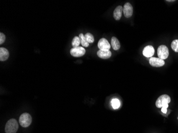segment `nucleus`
<instances>
[{"label": "nucleus", "mask_w": 178, "mask_h": 133, "mask_svg": "<svg viewBox=\"0 0 178 133\" xmlns=\"http://www.w3.org/2000/svg\"><path fill=\"white\" fill-rule=\"evenodd\" d=\"M17 121L15 119H11L7 121L5 125V132L6 133H16L18 129Z\"/></svg>", "instance_id": "f257e3e1"}, {"label": "nucleus", "mask_w": 178, "mask_h": 133, "mask_svg": "<svg viewBox=\"0 0 178 133\" xmlns=\"http://www.w3.org/2000/svg\"><path fill=\"white\" fill-rule=\"evenodd\" d=\"M171 102V98L167 94H163L157 99L156 106L158 108H162L164 106L170 103Z\"/></svg>", "instance_id": "f03ea898"}, {"label": "nucleus", "mask_w": 178, "mask_h": 133, "mask_svg": "<svg viewBox=\"0 0 178 133\" xmlns=\"http://www.w3.org/2000/svg\"><path fill=\"white\" fill-rule=\"evenodd\" d=\"M32 118L29 113H24L19 118V123L23 127H27L32 123Z\"/></svg>", "instance_id": "7ed1b4c3"}, {"label": "nucleus", "mask_w": 178, "mask_h": 133, "mask_svg": "<svg viewBox=\"0 0 178 133\" xmlns=\"http://www.w3.org/2000/svg\"><path fill=\"white\" fill-rule=\"evenodd\" d=\"M157 55L161 59H166L169 55V51L168 47L164 45H161L157 49Z\"/></svg>", "instance_id": "20e7f679"}, {"label": "nucleus", "mask_w": 178, "mask_h": 133, "mask_svg": "<svg viewBox=\"0 0 178 133\" xmlns=\"http://www.w3.org/2000/svg\"><path fill=\"white\" fill-rule=\"evenodd\" d=\"M85 52L86 51L85 49L81 47H73L70 51V53L72 56L76 57V58L83 56L84 54H85Z\"/></svg>", "instance_id": "39448f33"}, {"label": "nucleus", "mask_w": 178, "mask_h": 133, "mask_svg": "<svg viewBox=\"0 0 178 133\" xmlns=\"http://www.w3.org/2000/svg\"><path fill=\"white\" fill-rule=\"evenodd\" d=\"M133 12H134V9L131 3L129 2L126 3L124 5L123 9V13L125 17L127 18L131 17L133 15Z\"/></svg>", "instance_id": "423d86ee"}, {"label": "nucleus", "mask_w": 178, "mask_h": 133, "mask_svg": "<svg viewBox=\"0 0 178 133\" xmlns=\"http://www.w3.org/2000/svg\"><path fill=\"white\" fill-rule=\"evenodd\" d=\"M149 62L151 66L154 67H161L165 64V61H164V60L155 57L151 58L149 60Z\"/></svg>", "instance_id": "0eeeda50"}, {"label": "nucleus", "mask_w": 178, "mask_h": 133, "mask_svg": "<svg viewBox=\"0 0 178 133\" xmlns=\"http://www.w3.org/2000/svg\"><path fill=\"white\" fill-rule=\"evenodd\" d=\"M98 47L100 50L104 51H108L111 49V44L108 41L104 38H102L99 40L98 43Z\"/></svg>", "instance_id": "6e6552de"}, {"label": "nucleus", "mask_w": 178, "mask_h": 133, "mask_svg": "<svg viewBox=\"0 0 178 133\" xmlns=\"http://www.w3.org/2000/svg\"><path fill=\"white\" fill-rule=\"evenodd\" d=\"M155 53V49L153 46L148 45L143 50L142 54L146 58H151Z\"/></svg>", "instance_id": "1a4fd4ad"}, {"label": "nucleus", "mask_w": 178, "mask_h": 133, "mask_svg": "<svg viewBox=\"0 0 178 133\" xmlns=\"http://www.w3.org/2000/svg\"><path fill=\"white\" fill-rule=\"evenodd\" d=\"M123 7L121 5H119L114 10L113 17L115 20H119L121 19L122 16V13H123Z\"/></svg>", "instance_id": "9d476101"}, {"label": "nucleus", "mask_w": 178, "mask_h": 133, "mask_svg": "<svg viewBox=\"0 0 178 133\" xmlns=\"http://www.w3.org/2000/svg\"><path fill=\"white\" fill-rule=\"evenodd\" d=\"M97 55L101 59H107L111 57V52L110 51V50L104 51V50H99L97 52Z\"/></svg>", "instance_id": "9b49d317"}, {"label": "nucleus", "mask_w": 178, "mask_h": 133, "mask_svg": "<svg viewBox=\"0 0 178 133\" xmlns=\"http://www.w3.org/2000/svg\"><path fill=\"white\" fill-rule=\"evenodd\" d=\"M9 57V52L4 47L0 48V60L1 61H5Z\"/></svg>", "instance_id": "f8f14e48"}, {"label": "nucleus", "mask_w": 178, "mask_h": 133, "mask_svg": "<svg viewBox=\"0 0 178 133\" xmlns=\"http://www.w3.org/2000/svg\"><path fill=\"white\" fill-rule=\"evenodd\" d=\"M111 44L113 49L114 50H116H116H118L120 49L121 44H120L119 41L117 38L114 37V36L111 37Z\"/></svg>", "instance_id": "ddd939ff"}, {"label": "nucleus", "mask_w": 178, "mask_h": 133, "mask_svg": "<svg viewBox=\"0 0 178 133\" xmlns=\"http://www.w3.org/2000/svg\"><path fill=\"white\" fill-rule=\"evenodd\" d=\"M79 39H80L81 44H82L83 47H89V43L86 40L84 35L82 33H81V34H79Z\"/></svg>", "instance_id": "4468645a"}, {"label": "nucleus", "mask_w": 178, "mask_h": 133, "mask_svg": "<svg viewBox=\"0 0 178 133\" xmlns=\"http://www.w3.org/2000/svg\"><path fill=\"white\" fill-rule=\"evenodd\" d=\"M111 106L114 109H117L119 108L120 105H121V103L119 99H113L111 101Z\"/></svg>", "instance_id": "2eb2a0df"}, {"label": "nucleus", "mask_w": 178, "mask_h": 133, "mask_svg": "<svg viewBox=\"0 0 178 133\" xmlns=\"http://www.w3.org/2000/svg\"><path fill=\"white\" fill-rule=\"evenodd\" d=\"M84 36H85V37L86 38V40H87V41H88V42L89 43H93L94 42V36L91 33H88Z\"/></svg>", "instance_id": "dca6fc26"}, {"label": "nucleus", "mask_w": 178, "mask_h": 133, "mask_svg": "<svg viewBox=\"0 0 178 133\" xmlns=\"http://www.w3.org/2000/svg\"><path fill=\"white\" fill-rule=\"evenodd\" d=\"M81 43L80 39L79 36H75L72 41V45L73 47H79V44Z\"/></svg>", "instance_id": "f3484780"}, {"label": "nucleus", "mask_w": 178, "mask_h": 133, "mask_svg": "<svg viewBox=\"0 0 178 133\" xmlns=\"http://www.w3.org/2000/svg\"><path fill=\"white\" fill-rule=\"evenodd\" d=\"M171 47L174 52H178V40H174L171 43Z\"/></svg>", "instance_id": "a211bd4d"}, {"label": "nucleus", "mask_w": 178, "mask_h": 133, "mask_svg": "<svg viewBox=\"0 0 178 133\" xmlns=\"http://www.w3.org/2000/svg\"><path fill=\"white\" fill-rule=\"evenodd\" d=\"M5 41V36L2 33H0V44H2Z\"/></svg>", "instance_id": "6ab92c4d"}, {"label": "nucleus", "mask_w": 178, "mask_h": 133, "mask_svg": "<svg viewBox=\"0 0 178 133\" xmlns=\"http://www.w3.org/2000/svg\"><path fill=\"white\" fill-rule=\"evenodd\" d=\"M168 104H166L165 106H164L162 108V109H161V111L162 112H163V113H166L167 112V111H168Z\"/></svg>", "instance_id": "aec40b11"}, {"label": "nucleus", "mask_w": 178, "mask_h": 133, "mask_svg": "<svg viewBox=\"0 0 178 133\" xmlns=\"http://www.w3.org/2000/svg\"><path fill=\"white\" fill-rule=\"evenodd\" d=\"M168 1V2H173V1H174V0H172V1H168H168Z\"/></svg>", "instance_id": "412c9836"}]
</instances>
